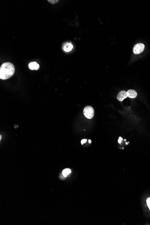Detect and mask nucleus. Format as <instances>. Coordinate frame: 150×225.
I'll return each instance as SVG.
<instances>
[{"label":"nucleus","instance_id":"9b49d317","mask_svg":"<svg viewBox=\"0 0 150 225\" xmlns=\"http://www.w3.org/2000/svg\"><path fill=\"white\" fill-rule=\"evenodd\" d=\"M86 142H87V139H84L82 140L81 141V143L82 144H84L85 143H86Z\"/></svg>","mask_w":150,"mask_h":225},{"label":"nucleus","instance_id":"f257e3e1","mask_svg":"<svg viewBox=\"0 0 150 225\" xmlns=\"http://www.w3.org/2000/svg\"><path fill=\"white\" fill-rule=\"evenodd\" d=\"M14 72L15 68L14 65L9 62L5 63L0 66V79L5 80L10 78L14 75Z\"/></svg>","mask_w":150,"mask_h":225},{"label":"nucleus","instance_id":"39448f33","mask_svg":"<svg viewBox=\"0 0 150 225\" xmlns=\"http://www.w3.org/2000/svg\"><path fill=\"white\" fill-rule=\"evenodd\" d=\"M63 50L66 52H69L71 51L73 49V46L71 43L67 42L63 45Z\"/></svg>","mask_w":150,"mask_h":225},{"label":"nucleus","instance_id":"f03ea898","mask_svg":"<svg viewBox=\"0 0 150 225\" xmlns=\"http://www.w3.org/2000/svg\"><path fill=\"white\" fill-rule=\"evenodd\" d=\"M83 113L86 117L90 119L93 118L94 115V111L92 107L90 106H87L84 108Z\"/></svg>","mask_w":150,"mask_h":225},{"label":"nucleus","instance_id":"6e6552de","mask_svg":"<svg viewBox=\"0 0 150 225\" xmlns=\"http://www.w3.org/2000/svg\"><path fill=\"white\" fill-rule=\"evenodd\" d=\"M71 173V170L69 168H66L64 169L63 171V172H62V174L63 176L65 177H67L68 175H69L70 173Z\"/></svg>","mask_w":150,"mask_h":225},{"label":"nucleus","instance_id":"9d476101","mask_svg":"<svg viewBox=\"0 0 150 225\" xmlns=\"http://www.w3.org/2000/svg\"><path fill=\"white\" fill-rule=\"evenodd\" d=\"M48 1L51 3H55L58 1V0H48Z\"/></svg>","mask_w":150,"mask_h":225},{"label":"nucleus","instance_id":"1a4fd4ad","mask_svg":"<svg viewBox=\"0 0 150 225\" xmlns=\"http://www.w3.org/2000/svg\"><path fill=\"white\" fill-rule=\"evenodd\" d=\"M147 203L148 207H149V209H150V198H149L147 199Z\"/></svg>","mask_w":150,"mask_h":225},{"label":"nucleus","instance_id":"f8f14e48","mask_svg":"<svg viewBox=\"0 0 150 225\" xmlns=\"http://www.w3.org/2000/svg\"><path fill=\"white\" fill-rule=\"evenodd\" d=\"M122 140V138L120 137V139H119V141H118V142H119V143H121V141Z\"/></svg>","mask_w":150,"mask_h":225},{"label":"nucleus","instance_id":"0eeeda50","mask_svg":"<svg viewBox=\"0 0 150 225\" xmlns=\"http://www.w3.org/2000/svg\"><path fill=\"white\" fill-rule=\"evenodd\" d=\"M127 95L128 97H129L130 98H136L137 96V93L136 92V91L133 90V89H129L127 92Z\"/></svg>","mask_w":150,"mask_h":225},{"label":"nucleus","instance_id":"423d86ee","mask_svg":"<svg viewBox=\"0 0 150 225\" xmlns=\"http://www.w3.org/2000/svg\"><path fill=\"white\" fill-rule=\"evenodd\" d=\"M29 68L30 70H37L40 68L39 65L36 62H31L29 64Z\"/></svg>","mask_w":150,"mask_h":225},{"label":"nucleus","instance_id":"20e7f679","mask_svg":"<svg viewBox=\"0 0 150 225\" xmlns=\"http://www.w3.org/2000/svg\"><path fill=\"white\" fill-rule=\"evenodd\" d=\"M128 97L127 92L125 91H122L119 92L117 96V98L120 101H122L124 99L127 98Z\"/></svg>","mask_w":150,"mask_h":225},{"label":"nucleus","instance_id":"7ed1b4c3","mask_svg":"<svg viewBox=\"0 0 150 225\" xmlns=\"http://www.w3.org/2000/svg\"><path fill=\"white\" fill-rule=\"evenodd\" d=\"M145 48V46L142 43H138L135 45L133 48V52L134 54H138L143 52Z\"/></svg>","mask_w":150,"mask_h":225},{"label":"nucleus","instance_id":"ddd939ff","mask_svg":"<svg viewBox=\"0 0 150 225\" xmlns=\"http://www.w3.org/2000/svg\"><path fill=\"white\" fill-rule=\"evenodd\" d=\"M89 143H91V141L90 140H89Z\"/></svg>","mask_w":150,"mask_h":225}]
</instances>
